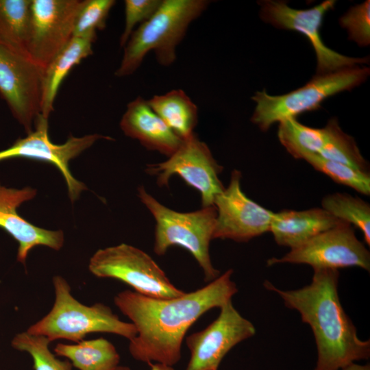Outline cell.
I'll list each match as a JSON object with an SVG mask.
<instances>
[{
    "label": "cell",
    "instance_id": "obj_23",
    "mask_svg": "<svg viewBox=\"0 0 370 370\" xmlns=\"http://www.w3.org/2000/svg\"><path fill=\"white\" fill-rule=\"evenodd\" d=\"M326 130L304 125L296 118L279 122L278 137L286 151L296 159L319 154L326 141Z\"/></svg>",
    "mask_w": 370,
    "mask_h": 370
},
{
    "label": "cell",
    "instance_id": "obj_22",
    "mask_svg": "<svg viewBox=\"0 0 370 370\" xmlns=\"http://www.w3.org/2000/svg\"><path fill=\"white\" fill-rule=\"evenodd\" d=\"M32 0H0V45L29 57Z\"/></svg>",
    "mask_w": 370,
    "mask_h": 370
},
{
    "label": "cell",
    "instance_id": "obj_33",
    "mask_svg": "<svg viewBox=\"0 0 370 370\" xmlns=\"http://www.w3.org/2000/svg\"><path fill=\"white\" fill-rule=\"evenodd\" d=\"M114 370H132V369L127 366L119 365Z\"/></svg>",
    "mask_w": 370,
    "mask_h": 370
},
{
    "label": "cell",
    "instance_id": "obj_24",
    "mask_svg": "<svg viewBox=\"0 0 370 370\" xmlns=\"http://www.w3.org/2000/svg\"><path fill=\"white\" fill-rule=\"evenodd\" d=\"M326 141L318 155L356 169L369 173V166L364 158L354 138L344 132L336 118L330 119L324 127Z\"/></svg>",
    "mask_w": 370,
    "mask_h": 370
},
{
    "label": "cell",
    "instance_id": "obj_3",
    "mask_svg": "<svg viewBox=\"0 0 370 370\" xmlns=\"http://www.w3.org/2000/svg\"><path fill=\"white\" fill-rule=\"evenodd\" d=\"M209 3L206 0H162L153 15L131 34L114 75L122 77L133 74L151 51L158 64L164 66L173 64L176 48L190 24Z\"/></svg>",
    "mask_w": 370,
    "mask_h": 370
},
{
    "label": "cell",
    "instance_id": "obj_31",
    "mask_svg": "<svg viewBox=\"0 0 370 370\" xmlns=\"http://www.w3.org/2000/svg\"><path fill=\"white\" fill-rule=\"evenodd\" d=\"M150 370H175L173 366L160 362H153L149 364Z\"/></svg>",
    "mask_w": 370,
    "mask_h": 370
},
{
    "label": "cell",
    "instance_id": "obj_11",
    "mask_svg": "<svg viewBox=\"0 0 370 370\" xmlns=\"http://www.w3.org/2000/svg\"><path fill=\"white\" fill-rule=\"evenodd\" d=\"M34 130L23 138L17 139L10 147L0 151V162L16 158L32 159L54 165L62 173L67 185L69 197L72 202L87 189L86 185L77 180L69 169L71 160L77 157L97 140L113 138L98 134L82 137L70 135L61 145L49 139L48 119L38 115L34 124Z\"/></svg>",
    "mask_w": 370,
    "mask_h": 370
},
{
    "label": "cell",
    "instance_id": "obj_1",
    "mask_svg": "<svg viewBox=\"0 0 370 370\" xmlns=\"http://www.w3.org/2000/svg\"><path fill=\"white\" fill-rule=\"evenodd\" d=\"M230 269L206 286L171 298H155L132 290L114 297V303L136 328L129 352L136 360L174 366L190 326L204 313L220 308L238 292Z\"/></svg>",
    "mask_w": 370,
    "mask_h": 370
},
{
    "label": "cell",
    "instance_id": "obj_15",
    "mask_svg": "<svg viewBox=\"0 0 370 370\" xmlns=\"http://www.w3.org/2000/svg\"><path fill=\"white\" fill-rule=\"evenodd\" d=\"M241 177V171L233 170L227 187L214 199L217 217L213 239L247 242L270 230L275 212L243 193Z\"/></svg>",
    "mask_w": 370,
    "mask_h": 370
},
{
    "label": "cell",
    "instance_id": "obj_16",
    "mask_svg": "<svg viewBox=\"0 0 370 370\" xmlns=\"http://www.w3.org/2000/svg\"><path fill=\"white\" fill-rule=\"evenodd\" d=\"M35 188H7L0 184V228L18 244L17 260L25 266L29 252L35 247L45 246L60 250L64 243L62 230H49L37 227L18 214L17 208L36 195Z\"/></svg>",
    "mask_w": 370,
    "mask_h": 370
},
{
    "label": "cell",
    "instance_id": "obj_21",
    "mask_svg": "<svg viewBox=\"0 0 370 370\" xmlns=\"http://www.w3.org/2000/svg\"><path fill=\"white\" fill-rule=\"evenodd\" d=\"M147 102L182 139L194 133L198 121V109L184 90H172L164 95H154Z\"/></svg>",
    "mask_w": 370,
    "mask_h": 370
},
{
    "label": "cell",
    "instance_id": "obj_13",
    "mask_svg": "<svg viewBox=\"0 0 370 370\" xmlns=\"http://www.w3.org/2000/svg\"><path fill=\"white\" fill-rule=\"evenodd\" d=\"M83 1L32 0L27 52L45 69L73 36Z\"/></svg>",
    "mask_w": 370,
    "mask_h": 370
},
{
    "label": "cell",
    "instance_id": "obj_17",
    "mask_svg": "<svg viewBox=\"0 0 370 370\" xmlns=\"http://www.w3.org/2000/svg\"><path fill=\"white\" fill-rule=\"evenodd\" d=\"M120 127L125 136L138 140L148 150L168 157L183 142L152 110L147 101L140 96L127 104Z\"/></svg>",
    "mask_w": 370,
    "mask_h": 370
},
{
    "label": "cell",
    "instance_id": "obj_12",
    "mask_svg": "<svg viewBox=\"0 0 370 370\" xmlns=\"http://www.w3.org/2000/svg\"><path fill=\"white\" fill-rule=\"evenodd\" d=\"M45 69L0 45V95L27 134L41 114Z\"/></svg>",
    "mask_w": 370,
    "mask_h": 370
},
{
    "label": "cell",
    "instance_id": "obj_27",
    "mask_svg": "<svg viewBox=\"0 0 370 370\" xmlns=\"http://www.w3.org/2000/svg\"><path fill=\"white\" fill-rule=\"evenodd\" d=\"M304 160L336 183L352 188L360 194L370 195L369 173L325 159L318 154L309 155Z\"/></svg>",
    "mask_w": 370,
    "mask_h": 370
},
{
    "label": "cell",
    "instance_id": "obj_25",
    "mask_svg": "<svg viewBox=\"0 0 370 370\" xmlns=\"http://www.w3.org/2000/svg\"><path fill=\"white\" fill-rule=\"evenodd\" d=\"M322 208L342 221L359 229L365 242L370 245V206L358 197L335 193L323 197Z\"/></svg>",
    "mask_w": 370,
    "mask_h": 370
},
{
    "label": "cell",
    "instance_id": "obj_14",
    "mask_svg": "<svg viewBox=\"0 0 370 370\" xmlns=\"http://www.w3.org/2000/svg\"><path fill=\"white\" fill-rule=\"evenodd\" d=\"M255 333L253 323L228 301L206 328L186 338L190 359L185 370H218L225 355Z\"/></svg>",
    "mask_w": 370,
    "mask_h": 370
},
{
    "label": "cell",
    "instance_id": "obj_2",
    "mask_svg": "<svg viewBox=\"0 0 370 370\" xmlns=\"http://www.w3.org/2000/svg\"><path fill=\"white\" fill-rule=\"evenodd\" d=\"M310 284L284 291L266 280L264 286L276 293L285 306L296 310L313 332L317 360L314 370H341L370 356V341H362L339 299L336 269H313Z\"/></svg>",
    "mask_w": 370,
    "mask_h": 370
},
{
    "label": "cell",
    "instance_id": "obj_7",
    "mask_svg": "<svg viewBox=\"0 0 370 370\" xmlns=\"http://www.w3.org/2000/svg\"><path fill=\"white\" fill-rule=\"evenodd\" d=\"M88 269L97 278L121 281L134 291L151 297L171 298L185 293L170 281L148 254L126 243L98 249L90 259Z\"/></svg>",
    "mask_w": 370,
    "mask_h": 370
},
{
    "label": "cell",
    "instance_id": "obj_9",
    "mask_svg": "<svg viewBox=\"0 0 370 370\" xmlns=\"http://www.w3.org/2000/svg\"><path fill=\"white\" fill-rule=\"evenodd\" d=\"M223 166L214 158L208 146L196 134L183 140L179 149L162 162L149 164L146 172L154 175L160 186H168L171 177L179 175L198 190L202 208L214 206L225 187L219 178Z\"/></svg>",
    "mask_w": 370,
    "mask_h": 370
},
{
    "label": "cell",
    "instance_id": "obj_5",
    "mask_svg": "<svg viewBox=\"0 0 370 370\" xmlns=\"http://www.w3.org/2000/svg\"><path fill=\"white\" fill-rule=\"evenodd\" d=\"M138 196L156 221L153 251L157 255L165 254L171 247H181L197 262L206 282L219 276L220 271L213 266L209 251L217 217L214 206L180 212L160 203L143 186L138 188Z\"/></svg>",
    "mask_w": 370,
    "mask_h": 370
},
{
    "label": "cell",
    "instance_id": "obj_32",
    "mask_svg": "<svg viewBox=\"0 0 370 370\" xmlns=\"http://www.w3.org/2000/svg\"><path fill=\"white\" fill-rule=\"evenodd\" d=\"M341 370H370L369 365H359L353 362Z\"/></svg>",
    "mask_w": 370,
    "mask_h": 370
},
{
    "label": "cell",
    "instance_id": "obj_29",
    "mask_svg": "<svg viewBox=\"0 0 370 370\" xmlns=\"http://www.w3.org/2000/svg\"><path fill=\"white\" fill-rule=\"evenodd\" d=\"M340 25L347 30L349 39L360 47L370 43V1L357 4L339 18Z\"/></svg>",
    "mask_w": 370,
    "mask_h": 370
},
{
    "label": "cell",
    "instance_id": "obj_4",
    "mask_svg": "<svg viewBox=\"0 0 370 370\" xmlns=\"http://www.w3.org/2000/svg\"><path fill=\"white\" fill-rule=\"evenodd\" d=\"M55 301L51 310L29 327L31 334L43 336L51 343L64 339L79 342L89 334L106 332L129 341L137 334L132 323L121 321L112 309L102 303L86 306L71 294V288L60 275L53 278Z\"/></svg>",
    "mask_w": 370,
    "mask_h": 370
},
{
    "label": "cell",
    "instance_id": "obj_18",
    "mask_svg": "<svg viewBox=\"0 0 370 370\" xmlns=\"http://www.w3.org/2000/svg\"><path fill=\"white\" fill-rule=\"evenodd\" d=\"M344 223L322 208L275 212L270 230L276 243L293 249Z\"/></svg>",
    "mask_w": 370,
    "mask_h": 370
},
{
    "label": "cell",
    "instance_id": "obj_28",
    "mask_svg": "<svg viewBox=\"0 0 370 370\" xmlns=\"http://www.w3.org/2000/svg\"><path fill=\"white\" fill-rule=\"evenodd\" d=\"M114 0H85L77 14L73 36L87 39L92 42L97 39V32L103 30Z\"/></svg>",
    "mask_w": 370,
    "mask_h": 370
},
{
    "label": "cell",
    "instance_id": "obj_20",
    "mask_svg": "<svg viewBox=\"0 0 370 370\" xmlns=\"http://www.w3.org/2000/svg\"><path fill=\"white\" fill-rule=\"evenodd\" d=\"M53 352L66 358L78 370H114L120 362L115 346L103 337L75 344L58 343Z\"/></svg>",
    "mask_w": 370,
    "mask_h": 370
},
{
    "label": "cell",
    "instance_id": "obj_6",
    "mask_svg": "<svg viewBox=\"0 0 370 370\" xmlns=\"http://www.w3.org/2000/svg\"><path fill=\"white\" fill-rule=\"evenodd\" d=\"M369 74V67L356 65L316 74L304 86L284 95L273 96L265 90L257 91L251 97L256 108L251 121L261 131L266 132L275 123L319 109L325 99L360 86Z\"/></svg>",
    "mask_w": 370,
    "mask_h": 370
},
{
    "label": "cell",
    "instance_id": "obj_30",
    "mask_svg": "<svg viewBox=\"0 0 370 370\" xmlns=\"http://www.w3.org/2000/svg\"><path fill=\"white\" fill-rule=\"evenodd\" d=\"M162 0H125V27L120 38V46L124 47L136 25L149 19L157 11Z\"/></svg>",
    "mask_w": 370,
    "mask_h": 370
},
{
    "label": "cell",
    "instance_id": "obj_26",
    "mask_svg": "<svg viewBox=\"0 0 370 370\" xmlns=\"http://www.w3.org/2000/svg\"><path fill=\"white\" fill-rule=\"evenodd\" d=\"M50 343L43 336L26 331L17 334L11 344L14 349L31 356L34 370H72L73 365L69 360H62L51 352Z\"/></svg>",
    "mask_w": 370,
    "mask_h": 370
},
{
    "label": "cell",
    "instance_id": "obj_10",
    "mask_svg": "<svg viewBox=\"0 0 370 370\" xmlns=\"http://www.w3.org/2000/svg\"><path fill=\"white\" fill-rule=\"evenodd\" d=\"M305 264L313 269H336L358 267L370 270V253L355 234L352 225L342 223L323 232L282 258H271L267 265Z\"/></svg>",
    "mask_w": 370,
    "mask_h": 370
},
{
    "label": "cell",
    "instance_id": "obj_8",
    "mask_svg": "<svg viewBox=\"0 0 370 370\" xmlns=\"http://www.w3.org/2000/svg\"><path fill=\"white\" fill-rule=\"evenodd\" d=\"M336 1L326 0L307 10L289 7L285 1L264 0L260 5L261 19L281 29L293 30L303 34L310 42L317 56V74L367 63L369 58L343 56L328 48L321 39L320 28L325 13L334 9Z\"/></svg>",
    "mask_w": 370,
    "mask_h": 370
},
{
    "label": "cell",
    "instance_id": "obj_19",
    "mask_svg": "<svg viewBox=\"0 0 370 370\" xmlns=\"http://www.w3.org/2000/svg\"><path fill=\"white\" fill-rule=\"evenodd\" d=\"M92 42L73 37L63 49L45 69L41 102V115L49 119L59 88L69 71L92 54Z\"/></svg>",
    "mask_w": 370,
    "mask_h": 370
}]
</instances>
